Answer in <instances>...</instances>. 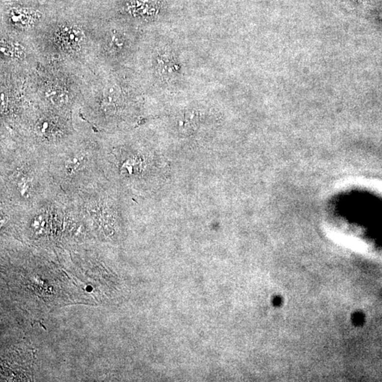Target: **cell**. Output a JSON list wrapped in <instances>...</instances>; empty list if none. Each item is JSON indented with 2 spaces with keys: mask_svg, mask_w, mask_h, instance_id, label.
<instances>
[{
  "mask_svg": "<svg viewBox=\"0 0 382 382\" xmlns=\"http://www.w3.org/2000/svg\"><path fill=\"white\" fill-rule=\"evenodd\" d=\"M94 159L88 150H70L62 156L57 168L61 178L73 182L88 174L93 166Z\"/></svg>",
  "mask_w": 382,
  "mask_h": 382,
  "instance_id": "6da1fadb",
  "label": "cell"
},
{
  "mask_svg": "<svg viewBox=\"0 0 382 382\" xmlns=\"http://www.w3.org/2000/svg\"><path fill=\"white\" fill-rule=\"evenodd\" d=\"M12 188L16 195L22 197L24 201H29L34 197L35 178L31 172L21 171L20 168L14 171L11 176Z\"/></svg>",
  "mask_w": 382,
  "mask_h": 382,
  "instance_id": "7a4b0ae2",
  "label": "cell"
},
{
  "mask_svg": "<svg viewBox=\"0 0 382 382\" xmlns=\"http://www.w3.org/2000/svg\"><path fill=\"white\" fill-rule=\"evenodd\" d=\"M156 65L159 75L166 79L173 77L179 69V67L173 60V57L170 56L168 53L159 55L157 57Z\"/></svg>",
  "mask_w": 382,
  "mask_h": 382,
  "instance_id": "3957f363",
  "label": "cell"
},
{
  "mask_svg": "<svg viewBox=\"0 0 382 382\" xmlns=\"http://www.w3.org/2000/svg\"><path fill=\"white\" fill-rule=\"evenodd\" d=\"M59 36L64 44L70 48L79 46L84 38L82 31L75 26L71 25L62 27Z\"/></svg>",
  "mask_w": 382,
  "mask_h": 382,
  "instance_id": "277c9868",
  "label": "cell"
},
{
  "mask_svg": "<svg viewBox=\"0 0 382 382\" xmlns=\"http://www.w3.org/2000/svg\"><path fill=\"white\" fill-rule=\"evenodd\" d=\"M120 89L117 85L109 84L106 86L104 90V102L107 105H111L119 100Z\"/></svg>",
  "mask_w": 382,
  "mask_h": 382,
  "instance_id": "5b68a950",
  "label": "cell"
},
{
  "mask_svg": "<svg viewBox=\"0 0 382 382\" xmlns=\"http://www.w3.org/2000/svg\"><path fill=\"white\" fill-rule=\"evenodd\" d=\"M50 100L56 105H62L67 102V96L61 91H53L50 96Z\"/></svg>",
  "mask_w": 382,
  "mask_h": 382,
  "instance_id": "8992f818",
  "label": "cell"
}]
</instances>
